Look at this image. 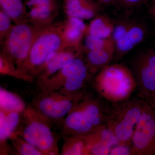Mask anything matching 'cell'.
I'll return each mask as SVG.
<instances>
[{"instance_id":"2","label":"cell","mask_w":155,"mask_h":155,"mask_svg":"<svg viewBox=\"0 0 155 155\" xmlns=\"http://www.w3.org/2000/svg\"><path fill=\"white\" fill-rule=\"evenodd\" d=\"M94 85L99 94L114 104L128 99L137 87L130 70L119 64L107 65L101 69Z\"/></svg>"},{"instance_id":"30","label":"cell","mask_w":155,"mask_h":155,"mask_svg":"<svg viewBox=\"0 0 155 155\" xmlns=\"http://www.w3.org/2000/svg\"><path fill=\"white\" fill-rule=\"evenodd\" d=\"M129 28L124 25H119L114 28L113 34V40L117 42L123 38L129 29Z\"/></svg>"},{"instance_id":"3","label":"cell","mask_w":155,"mask_h":155,"mask_svg":"<svg viewBox=\"0 0 155 155\" xmlns=\"http://www.w3.org/2000/svg\"><path fill=\"white\" fill-rule=\"evenodd\" d=\"M63 26V22L53 23L39 31L21 70L35 78L37 72L49 56L67 49L62 37Z\"/></svg>"},{"instance_id":"29","label":"cell","mask_w":155,"mask_h":155,"mask_svg":"<svg viewBox=\"0 0 155 155\" xmlns=\"http://www.w3.org/2000/svg\"><path fill=\"white\" fill-rule=\"evenodd\" d=\"M110 155H132L131 146L123 144L118 145L111 149Z\"/></svg>"},{"instance_id":"18","label":"cell","mask_w":155,"mask_h":155,"mask_svg":"<svg viewBox=\"0 0 155 155\" xmlns=\"http://www.w3.org/2000/svg\"><path fill=\"white\" fill-rule=\"evenodd\" d=\"M62 155H89V147L85 135L67 136L61 151Z\"/></svg>"},{"instance_id":"20","label":"cell","mask_w":155,"mask_h":155,"mask_svg":"<svg viewBox=\"0 0 155 155\" xmlns=\"http://www.w3.org/2000/svg\"><path fill=\"white\" fill-rule=\"evenodd\" d=\"M26 107L25 102L18 95L1 87L0 110L22 113Z\"/></svg>"},{"instance_id":"33","label":"cell","mask_w":155,"mask_h":155,"mask_svg":"<svg viewBox=\"0 0 155 155\" xmlns=\"http://www.w3.org/2000/svg\"><path fill=\"white\" fill-rule=\"evenodd\" d=\"M99 1L103 2H110L111 0H99Z\"/></svg>"},{"instance_id":"13","label":"cell","mask_w":155,"mask_h":155,"mask_svg":"<svg viewBox=\"0 0 155 155\" xmlns=\"http://www.w3.org/2000/svg\"><path fill=\"white\" fill-rule=\"evenodd\" d=\"M87 28V25L83 20L67 17V20L63 22L62 31L66 48L79 51L84 36L86 35Z\"/></svg>"},{"instance_id":"17","label":"cell","mask_w":155,"mask_h":155,"mask_svg":"<svg viewBox=\"0 0 155 155\" xmlns=\"http://www.w3.org/2000/svg\"><path fill=\"white\" fill-rule=\"evenodd\" d=\"M28 9L27 11L28 23L39 29H43L52 24L58 11L42 8Z\"/></svg>"},{"instance_id":"28","label":"cell","mask_w":155,"mask_h":155,"mask_svg":"<svg viewBox=\"0 0 155 155\" xmlns=\"http://www.w3.org/2000/svg\"><path fill=\"white\" fill-rule=\"evenodd\" d=\"M25 6L28 9L42 8L58 11L56 0H26Z\"/></svg>"},{"instance_id":"32","label":"cell","mask_w":155,"mask_h":155,"mask_svg":"<svg viewBox=\"0 0 155 155\" xmlns=\"http://www.w3.org/2000/svg\"><path fill=\"white\" fill-rule=\"evenodd\" d=\"M127 3H135L137 2L140 0H123Z\"/></svg>"},{"instance_id":"14","label":"cell","mask_w":155,"mask_h":155,"mask_svg":"<svg viewBox=\"0 0 155 155\" xmlns=\"http://www.w3.org/2000/svg\"><path fill=\"white\" fill-rule=\"evenodd\" d=\"M79 104L92 124L96 129L107 125L108 116L103 112L98 101L84 93L79 99Z\"/></svg>"},{"instance_id":"1","label":"cell","mask_w":155,"mask_h":155,"mask_svg":"<svg viewBox=\"0 0 155 155\" xmlns=\"http://www.w3.org/2000/svg\"><path fill=\"white\" fill-rule=\"evenodd\" d=\"M51 122L33 106H27L22 113L16 134L31 143L43 155H61Z\"/></svg>"},{"instance_id":"19","label":"cell","mask_w":155,"mask_h":155,"mask_svg":"<svg viewBox=\"0 0 155 155\" xmlns=\"http://www.w3.org/2000/svg\"><path fill=\"white\" fill-rule=\"evenodd\" d=\"M85 136L89 147L92 145L100 143L105 145L112 149L121 144L116 135L107 125L97 127L91 133Z\"/></svg>"},{"instance_id":"5","label":"cell","mask_w":155,"mask_h":155,"mask_svg":"<svg viewBox=\"0 0 155 155\" xmlns=\"http://www.w3.org/2000/svg\"><path fill=\"white\" fill-rule=\"evenodd\" d=\"M41 29L28 22L14 24L8 35L1 43V52L10 58L21 69Z\"/></svg>"},{"instance_id":"31","label":"cell","mask_w":155,"mask_h":155,"mask_svg":"<svg viewBox=\"0 0 155 155\" xmlns=\"http://www.w3.org/2000/svg\"><path fill=\"white\" fill-rule=\"evenodd\" d=\"M150 102L149 103L155 110V92L150 97Z\"/></svg>"},{"instance_id":"9","label":"cell","mask_w":155,"mask_h":155,"mask_svg":"<svg viewBox=\"0 0 155 155\" xmlns=\"http://www.w3.org/2000/svg\"><path fill=\"white\" fill-rule=\"evenodd\" d=\"M79 100L62 122V131L66 136L87 135L96 129L81 107Z\"/></svg>"},{"instance_id":"11","label":"cell","mask_w":155,"mask_h":155,"mask_svg":"<svg viewBox=\"0 0 155 155\" xmlns=\"http://www.w3.org/2000/svg\"><path fill=\"white\" fill-rule=\"evenodd\" d=\"M22 113L0 110V154L12 153L8 140L16 134L21 120Z\"/></svg>"},{"instance_id":"34","label":"cell","mask_w":155,"mask_h":155,"mask_svg":"<svg viewBox=\"0 0 155 155\" xmlns=\"http://www.w3.org/2000/svg\"><path fill=\"white\" fill-rule=\"evenodd\" d=\"M154 14H155V8H154Z\"/></svg>"},{"instance_id":"27","label":"cell","mask_w":155,"mask_h":155,"mask_svg":"<svg viewBox=\"0 0 155 155\" xmlns=\"http://www.w3.org/2000/svg\"><path fill=\"white\" fill-rule=\"evenodd\" d=\"M13 20L3 10H0V41H3L8 35L14 27Z\"/></svg>"},{"instance_id":"21","label":"cell","mask_w":155,"mask_h":155,"mask_svg":"<svg viewBox=\"0 0 155 155\" xmlns=\"http://www.w3.org/2000/svg\"><path fill=\"white\" fill-rule=\"evenodd\" d=\"M1 10L12 19L14 24L28 22L27 11L22 0H0Z\"/></svg>"},{"instance_id":"4","label":"cell","mask_w":155,"mask_h":155,"mask_svg":"<svg viewBox=\"0 0 155 155\" xmlns=\"http://www.w3.org/2000/svg\"><path fill=\"white\" fill-rule=\"evenodd\" d=\"M144 101L129 100L114 104L109 111L107 126L121 144L131 146L134 134L142 114Z\"/></svg>"},{"instance_id":"8","label":"cell","mask_w":155,"mask_h":155,"mask_svg":"<svg viewBox=\"0 0 155 155\" xmlns=\"http://www.w3.org/2000/svg\"><path fill=\"white\" fill-rule=\"evenodd\" d=\"M137 84L140 95L146 98L155 92V54H147L138 61L137 66Z\"/></svg>"},{"instance_id":"16","label":"cell","mask_w":155,"mask_h":155,"mask_svg":"<svg viewBox=\"0 0 155 155\" xmlns=\"http://www.w3.org/2000/svg\"><path fill=\"white\" fill-rule=\"evenodd\" d=\"M114 47L86 52V63L91 72H95L107 66L113 58Z\"/></svg>"},{"instance_id":"12","label":"cell","mask_w":155,"mask_h":155,"mask_svg":"<svg viewBox=\"0 0 155 155\" xmlns=\"http://www.w3.org/2000/svg\"><path fill=\"white\" fill-rule=\"evenodd\" d=\"M85 63L79 57L75 58L51 77L37 82L39 91L48 92L60 90L69 76Z\"/></svg>"},{"instance_id":"25","label":"cell","mask_w":155,"mask_h":155,"mask_svg":"<svg viewBox=\"0 0 155 155\" xmlns=\"http://www.w3.org/2000/svg\"><path fill=\"white\" fill-rule=\"evenodd\" d=\"M9 140L11 142V150L15 155H43L35 147L18 134H15Z\"/></svg>"},{"instance_id":"15","label":"cell","mask_w":155,"mask_h":155,"mask_svg":"<svg viewBox=\"0 0 155 155\" xmlns=\"http://www.w3.org/2000/svg\"><path fill=\"white\" fill-rule=\"evenodd\" d=\"M64 11L67 17L84 20L94 18L97 8L90 0H65Z\"/></svg>"},{"instance_id":"10","label":"cell","mask_w":155,"mask_h":155,"mask_svg":"<svg viewBox=\"0 0 155 155\" xmlns=\"http://www.w3.org/2000/svg\"><path fill=\"white\" fill-rule=\"evenodd\" d=\"M78 50L66 49L52 54L35 74L37 82L47 79L73 59L79 57Z\"/></svg>"},{"instance_id":"26","label":"cell","mask_w":155,"mask_h":155,"mask_svg":"<svg viewBox=\"0 0 155 155\" xmlns=\"http://www.w3.org/2000/svg\"><path fill=\"white\" fill-rule=\"evenodd\" d=\"M114 42L113 39H110L100 38L89 35H85L84 44L87 52L114 47Z\"/></svg>"},{"instance_id":"22","label":"cell","mask_w":155,"mask_h":155,"mask_svg":"<svg viewBox=\"0 0 155 155\" xmlns=\"http://www.w3.org/2000/svg\"><path fill=\"white\" fill-rule=\"evenodd\" d=\"M0 74L30 82L35 78L19 69L14 62L2 53H0Z\"/></svg>"},{"instance_id":"23","label":"cell","mask_w":155,"mask_h":155,"mask_svg":"<svg viewBox=\"0 0 155 155\" xmlns=\"http://www.w3.org/2000/svg\"><path fill=\"white\" fill-rule=\"evenodd\" d=\"M114 28L113 25L104 17H97L87 25L86 35L102 39H108L112 35Z\"/></svg>"},{"instance_id":"7","label":"cell","mask_w":155,"mask_h":155,"mask_svg":"<svg viewBox=\"0 0 155 155\" xmlns=\"http://www.w3.org/2000/svg\"><path fill=\"white\" fill-rule=\"evenodd\" d=\"M132 155H155V110L145 101L131 144Z\"/></svg>"},{"instance_id":"6","label":"cell","mask_w":155,"mask_h":155,"mask_svg":"<svg viewBox=\"0 0 155 155\" xmlns=\"http://www.w3.org/2000/svg\"><path fill=\"white\" fill-rule=\"evenodd\" d=\"M83 93L68 94L59 91L40 92L33 98L31 105L51 121L62 122Z\"/></svg>"},{"instance_id":"24","label":"cell","mask_w":155,"mask_h":155,"mask_svg":"<svg viewBox=\"0 0 155 155\" xmlns=\"http://www.w3.org/2000/svg\"><path fill=\"white\" fill-rule=\"evenodd\" d=\"M143 31L138 26L129 28L125 35L121 40L116 42V45L120 52L126 53L130 51L143 39Z\"/></svg>"}]
</instances>
